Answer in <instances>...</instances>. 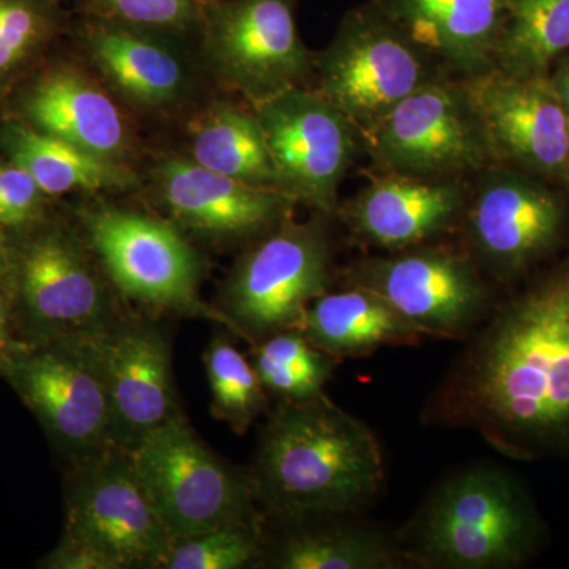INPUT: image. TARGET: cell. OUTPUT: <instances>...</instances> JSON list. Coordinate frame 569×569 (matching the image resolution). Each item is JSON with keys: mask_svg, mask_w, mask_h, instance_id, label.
Segmentation results:
<instances>
[{"mask_svg": "<svg viewBox=\"0 0 569 569\" xmlns=\"http://www.w3.org/2000/svg\"><path fill=\"white\" fill-rule=\"evenodd\" d=\"M470 336L427 400V425L475 430L512 459L569 448V260Z\"/></svg>", "mask_w": 569, "mask_h": 569, "instance_id": "cell-1", "label": "cell"}, {"mask_svg": "<svg viewBox=\"0 0 569 569\" xmlns=\"http://www.w3.org/2000/svg\"><path fill=\"white\" fill-rule=\"evenodd\" d=\"M249 471L266 519L355 515L385 485L376 433L326 395L277 402Z\"/></svg>", "mask_w": 569, "mask_h": 569, "instance_id": "cell-2", "label": "cell"}, {"mask_svg": "<svg viewBox=\"0 0 569 569\" xmlns=\"http://www.w3.org/2000/svg\"><path fill=\"white\" fill-rule=\"evenodd\" d=\"M396 538L410 568L511 569L533 559L545 526L518 479L473 466L430 490Z\"/></svg>", "mask_w": 569, "mask_h": 569, "instance_id": "cell-3", "label": "cell"}, {"mask_svg": "<svg viewBox=\"0 0 569 569\" xmlns=\"http://www.w3.org/2000/svg\"><path fill=\"white\" fill-rule=\"evenodd\" d=\"M73 219L127 305L211 321L234 335L230 320L201 298L203 253L170 220L103 194H86Z\"/></svg>", "mask_w": 569, "mask_h": 569, "instance_id": "cell-4", "label": "cell"}, {"mask_svg": "<svg viewBox=\"0 0 569 569\" xmlns=\"http://www.w3.org/2000/svg\"><path fill=\"white\" fill-rule=\"evenodd\" d=\"M66 529L50 569H162L173 537L142 488L132 455L108 445L70 460Z\"/></svg>", "mask_w": 569, "mask_h": 569, "instance_id": "cell-5", "label": "cell"}, {"mask_svg": "<svg viewBox=\"0 0 569 569\" xmlns=\"http://www.w3.org/2000/svg\"><path fill=\"white\" fill-rule=\"evenodd\" d=\"M17 231L3 284L18 340L91 335L129 312L74 219L47 216Z\"/></svg>", "mask_w": 569, "mask_h": 569, "instance_id": "cell-6", "label": "cell"}, {"mask_svg": "<svg viewBox=\"0 0 569 569\" xmlns=\"http://www.w3.org/2000/svg\"><path fill=\"white\" fill-rule=\"evenodd\" d=\"M321 216L284 219L242 249L220 284L216 307L250 346L301 329L309 306L329 291L332 249Z\"/></svg>", "mask_w": 569, "mask_h": 569, "instance_id": "cell-7", "label": "cell"}, {"mask_svg": "<svg viewBox=\"0 0 569 569\" xmlns=\"http://www.w3.org/2000/svg\"><path fill=\"white\" fill-rule=\"evenodd\" d=\"M193 44L212 91L250 104L312 81L296 0H208Z\"/></svg>", "mask_w": 569, "mask_h": 569, "instance_id": "cell-8", "label": "cell"}, {"mask_svg": "<svg viewBox=\"0 0 569 569\" xmlns=\"http://www.w3.org/2000/svg\"><path fill=\"white\" fill-rule=\"evenodd\" d=\"M437 67L370 0L348 11L335 39L316 54L309 88L335 104L365 138L397 104L441 78Z\"/></svg>", "mask_w": 569, "mask_h": 569, "instance_id": "cell-9", "label": "cell"}, {"mask_svg": "<svg viewBox=\"0 0 569 569\" xmlns=\"http://www.w3.org/2000/svg\"><path fill=\"white\" fill-rule=\"evenodd\" d=\"M142 488L173 539L224 526H264L252 477L220 458L186 415L130 451Z\"/></svg>", "mask_w": 569, "mask_h": 569, "instance_id": "cell-10", "label": "cell"}, {"mask_svg": "<svg viewBox=\"0 0 569 569\" xmlns=\"http://www.w3.org/2000/svg\"><path fill=\"white\" fill-rule=\"evenodd\" d=\"M70 32L74 54L141 126L181 123L213 93L193 40L84 17Z\"/></svg>", "mask_w": 569, "mask_h": 569, "instance_id": "cell-11", "label": "cell"}, {"mask_svg": "<svg viewBox=\"0 0 569 569\" xmlns=\"http://www.w3.org/2000/svg\"><path fill=\"white\" fill-rule=\"evenodd\" d=\"M0 377L69 462L114 445L107 383L88 336L47 342L14 339L0 355Z\"/></svg>", "mask_w": 569, "mask_h": 569, "instance_id": "cell-12", "label": "cell"}, {"mask_svg": "<svg viewBox=\"0 0 569 569\" xmlns=\"http://www.w3.org/2000/svg\"><path fill=\"white\" fill-rule=\"evenodd\" d=\"M146 203L197 244L236 249L252 244L293 216L295 201L194 163L178 149H159L142 164Z\"/></svg>", "mask_w": 569, "mask_h": 569, "instance_id": "cell-13", "label": "cell"}, {"mask_svg": "<svg viewBox=\"0 0 569 569\" xmlns=\"http://www.w3.org/2000/svg\"><path fill=\"white\" fill-rule=\"evenodd\" d=\"M346 283L380 296L426 337H470L488 310L477 263L451 247L419 246L365 258L347 269Z\"/></svg>", "mask_w": 569, "mask_h": 569, "instance_id": "cell-14", "label": "cell"}, {"mask_svg": "<svg viewBox=\"0 0 569 569\" xmlns=\"http://www.w3.org/2000/svg\"><path fill=\"white\" fill-rule=\"evenodd\" d=\"M20 86L11 118L141 173L151 152L140 121L74 52L43 62Z\"/></svg>", "mask_w": 569, "mask_h": 569, "instance_id": "cell-15", "label": "cell"}, {"mask_svg": "<svg viewBox=\"0 0 569 569\" xmlns=\"http://www.w3.org/2000/svg\"><path fill=\"white\" fill-rule=\"evenodd\" d=\"M274 163L280 192L323 216L337 209L339 187L356 152L358 130L309 86L252 104Z\"/></svg>", "mask_w": 569, "mask_h": 569, "instance_id": "cell-16", "label": "cell"}, {"mask_svg": "<svg viewBox=\"0 0 569 569\" xmlns=\"http://www.w3.org/2000/svg\"><path fill=\"white\" fill-rule=\"evenodd\" d=\"M362 140L391 173L436 178L496 160L466 86L443 77L397 104Z\"/></svg>", "mask_w": 569, "mask_h": 569, "instance_id": "cell-17", "label": "cell"}, {"mask_svg": "<svg viewBox=\"0 0 569 569\" xmlns=\"http://www.w3.org/2000/svg\"><path fill=\"white\" fill-rule=\"evenodd\" d=\"M462 82L496 160L569 192V111L550 74L492 69Z\"/></svg>", "mask_w": 569, "mask_h": 569, "instance_id": "cell-18", "label": "cell"}, {"mask_svg": "<svg viewBox=\"0 0 569 569\" xmlns=\"http://www.w3.org/2000/svg\"><path fill=\"white\" fill-rule=\"evenodd\" d=\"M86 336L107 383L112 443L132 451L142 438L183 415L170 339L160 326L129 310Z\"/></svg>", "mask_w": 569, "mask_h": 569, "instance_id": "cell-19", "label": "cell"}, {"mask_svg": "<svg viewBox=\"0 0 569 569\" xmlns=\"http://www.w3.org/2000/svg\"><path fill=\"white\" fill-rule=\"evenodd\" d=\"M567 219L565 198L549 182L516 168L497 170L471 201L467 233L496 274L516 277L560 246Z\"/></svg>", "mask_w": 569, "mask_h": 569, "instance_id": "cell-20", "label": "cell"}, {"mask_svg": "<svg viewBox=\"0 0 569 569\" xmlns=\"http://www.w3.org/2000/svg\"><path fill=\"white\" fill-rule=\"evenodd\" d=\"M463 206L460 183L389 171L348 204L346 219L351 233L367 244L399 252L447 233Z\"/></svg>", "mask_w": 569, "mask_h": 569, "instance_id": "cell-21", "label": "cell"}, {"mask_svg": "<svg viewBox=\"0 0 569 569\" xmlns=\"http://www.w3.org/2000/svg\"><path fill=\"white\" fill-rule=\"evenodd\" d=\"M437 63L463 77L496 69L511 0H376Z\"/></svg>", "mask_w": 569, "mask_h": 569, "instance_id": "cell-22", "label": "cell"}, {"mask_svg": "<svg viewBox=\"0 0 569 569\" xmlns=\"http://www.w3.org/2000/svg\"><path fill=\"white\" fill-rule=\"evenodd\" d=\"M347 515H310L268 519L280 533H263L257 567L276 569L410 568L397 538L377 527L348 522Z\"/></svg>", "mask_w": 569, "mask_h": 569, "instance_id": "cell-23", "label": "cell"}, {"mask_svg": "<svg viewBox=\"0 0 569 569\" xmlns=\"http://www.w3.org/2000/svg\"><path fill=\"white\" fill-rule=\"evenodd\" d=\"M179 126L182 144L178 151L194 163L239 181L279 190L263 130L246 100L213 92Z\"/></svg>", "mask_w": 569, "mask_h": 569, "instance_id": "cell-24", "label": "cell"}, {"mask_svg": "<svg viewBox=\"0 0 569 569\" xmlns=\"http://www.w3.org/2000/svg\"><path fill=\"white\" fill-rule=\"evenodd\" d=\"M0 149L6 159L24 168L51 200L73 192L86 197L140 190V171L100 159L17 118L0 126Z\"/></svg>", "mask_w": 569, "mask_h": 569, "instance_id": "cell-25", "label": "cell"}, {"mask_svg": "<svg viewBox=\"0 0 569 569\" xmlns=\"http://www.w3.org/2000/svg\"><path fill=\"white\" fill-rule=\"evenodd\" d=\"M301 331L337 361L385 347H415L426 336L380 296L359 287L326 291L307 309Z\"/></svg>", "mask_w": 569, "mask_h": 569, "instance_id": "cell-26", "label": "cell"}, {"mask_svg": "<svg viewBox=\"0 0 569 569\" xmlns=\"http://www.w3.org/2000/svg\"><path fill=\"white\" fill-rule=\"evenodd\" d=\"M569 51V0H511L496 69L549 73Z\"/></svg>", "mask_w": 569, "mask_h": 569, "instance_id": "cell-27", "label": "cell"}, {"mask_svg": "<svg viewBox=\"0 0 569 569\" xmlns=\"http://www.w3.org/2000/svg\"><path fill=\"white\" fill-rule=\"evenodd\" d=\"M70 28L62 0H0V96L40 67L51 44Z\"/></svg>", "mask_w": 569, "mask_h": 569, "instance_id": "cell-28", "label": "cell"}, {"mask_svg": "<svg viewBox=\"0 0 569 569\" xmlns=\"http://www.w3.org/2000/svg\"><path fill=\"white\" fill-rule=\"evenodd\" d=\"M250 361L277 402H302L325 395L336 358L313 346L301 329H287L258 340Z\"/></svg>", "mask_w": 569, "mask_h": 569, "instance_id": "cell-29", "label": "cell"}, {"mask_svg": "<svg viewBox=\"0 0 569 569\" xmlns=\"http://www.w3.org/2000/svg\"><path fill=\"white\" fill-rule=\"evenodd\" d=\"M206 376L211 389L212 417L238 436L268 415L269 396L257 370L228 337H213L204 351Z\"/></svg>", "mask_w": 569, "mask_h": 569, "instance_id": "cell-30", "label": "cell"}, {"mask_svg": "<svg viewBox=\"0 0 569 569\" xmlns=\"http://www.w3.org/2000/svg\"><path fill=\"white\" fill-rule=\"evenodd\" d=\"M264 526H224L174 539L162 569L257 567Z\"/></svg>", "mask_w": 569, "mask_h": 569, "instance_id": "cell-31", "label": "cell"}, {"mask_svg": "<svg viewBox=\"0 0 569 569\" xmlns=\"http://www.w3.org/2000/svg\"><path fill=\"white\" fill-rule=\"evenodd\" d=\"M208 0H74L78 17L194 39Z\"/></svg>", "mask_w": 569, "mask_h": 569, "instance_id": "cell-32", "label": "cell"}, {"mask_svg": "<svg viewBox=\"0 0 569 569\" xmlns=\"http://www.w3.org/2000/svg\"><path fill=\"white\" fill-rule=\"evenodd\" d=\"M50 201L24 168L0 159V227L17 231L40 222Z\"/></svg>", "mask_w": 569, "mask_h": 569, "instance_id": "cell-33", "label": "cell"}, {"mask_svg": "<svg viewBox=\"0 0 569 569\" xmlns=\"http://www.w3.org/2000/svg\"><path fill=\"white\" fill-rule=\"evenodd\" d=\"M549 74L552 78L557 92L560 93L561 100H563L565 107L569 111V51L565 52L559 61L553 63Z\"/></svg>", "mask_w": 569, "mask_h": 569, "instance_id": "cell-34", "label": "cell"}, {"mask_svg": "<svg viewBox=\"0 0 569 569\" xmlns=\"http://www.w3.org/2000/svg\"><path fill=\"white\" fill-rule=\"evenodd\" d=\"M14 340L13 326H11V313L9 299L0 295V355L11 346Z\"/></svg>", "mask_w": 569, "mask_h": 569, "instance_id": "cell-35", "label": "cell"}, {"mask_svg": "<svg viewBox=\"0 0 569 569\" xmlns=\"http://www.w3.org/2000/svg\"><path fill=\"white\" fill-rule=\"evenodd\" d=\"M11 239L6 228L0 227V284L6 283L10 271Z\"/></svg>", "mask_w": 569, "mask_h": 569, "instance_id": "cell-36", "label": "cell"}]
</instances>
